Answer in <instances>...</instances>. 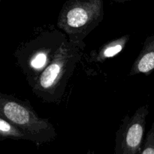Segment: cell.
I'll return each mask as SVG.
<instances>
[{
  "mask_svg": "<svg viewBox=\"0 0 154 154\" xmlns=\"http://www.w3.org/2000/svg\"><path fill=\"white\" fill-rule=\"evenodd\" d=\"M148 105H142L132 116L122 120L115 135L114 154H140L144 142Z\"/></svg>",
  "mask_w": 154,
  "mask_h": 154,
  "instance_id": "5b68a950",
  "label": "cell"
},
{
  "mask_svg": "<svg viewBox=\"0 0 154 154\" xmlns=\"http://www.w3.org/2000/svg\"><path fill=\"white\" fill-rule=\"evenodd\" d=\"M67 39L60 29H49L21 45L15 51L17 64L31 88Z\"/></svg>",
  "mask_w": 154,
  "mask_h": 154,
  "instance_id": "7a4b0ae2",
  "label": "cell"
},
{
  "mask_svg": "<svg viewBox=\"0 0 154 154\" xmlns=\"http://www.w3.org/2000/svg\"><path fill=\"white\" fill-rule=\"evenodd\" d=\"M103 17L102 0H71L60 11L57 27L67 35L69 41L84 44V39Z\"/></svg>",
  "mask_w": 154,
  "mask_h": 154,
  "instance_id": "277c9868",
  "label": "cell"
},
{
  "mask_svg": "<svg viewBox=\"0 0 154 154\" xmlns=\"http://www.w3.org/2000/svg\"><path fill=\"white\" fill-rule=\"evenodd\" d=\"M85 48V43H75L67 39L32 88L35 96L48 103L61 102Z\"/></svg>",
  "mask_w": 154,
  "mask_h": 154,
  "instance_id": "6da1fadb",
  "label": "cell"
},
{
  "mask_svg": "<svg viewBox=\"0 0 154 154\" xmlns=\"http://www.w3.org/2000/svg\"><path fill=\"white\" fill-rule=\"evenodd\" d=\"M154 70V33L147 36L142 49L135 59L129 71V76L144 74L149 75Z\"/></svg>",
  "mask_w": 154,
  "mask_h": 154,
  "instance_id": "8992f818",
  "label": "cell"
},
{
  "mask_svg": "<svg viewBox=\"0 0 154 154\" xmlns=\"http://www.w3.org/2000/svg\"><path fill=\"white\" fill-rule=\"evenodd\" d=\"M0 117L19 128L30 141L37 145L50 143L57 132L49 120L38 117L28 100H20L8 94H0Z\"/></svg>",
  "mask_w": 154,
  "mask_h": 154,
  "instance_id": "3957f363",
  "label": "cell"
},
{
  "mask_svg": "<svg viewBox=\"0 0 154 154\" xmlns=\"http://www.w3.org/2000/svg\"><path fill=\"white\" fill-rule=\"evenodd\" d=\"M86 154H96V153H95V151H93V150L89 149V150H87V153H86Z\"/></svg>",
  "mask_w": 154,
  "mask_h": 154,
  "instance_id": "30bf717a",
  "label": "cell"
},
{
  "mask_svg": "<svg viewBox=\"0 0 154 154\" xmlns=\"http://www.w3.org/2000/svg\"><path fill=\"white\" fill-rule=\"evenodd\" d=\"M140 154H154V120L147 132Z\"/></svg>",
  "mask_w": 154,
  "mask_h": 154,
  "instance_id": "9c48e42d",
  "label": "cell"
},
{
  "mask_svg": "<svg viewBox=\"0 0 154 154\" xmlns=\"http://www.w3.org/2000/svg\"><path fill=\"white\" fill-rule=\"evenodd\" d=\"M26 140L25 134L14 124L4 117H0V139Z\"/></svg>",
  "mask_w": 154,
  "mask_h": 154,
  "instance_id": "ba28073f",
  "label": "cell"
},
{
  "mask_svg": "<svg viewBox=\"0 0 154 154\" xmlns=\"http://www.w3.org/2000/svg\"><path fill=\"white\" fill-rule=\"evenodd\" d=\"M129 39L130 35L126 34L106 42L98 50L90 52V61L95 63H104L108 59L114 57L123 51Z\"/></svg>",
  "mask_w": 154,
  "mask_h": 154,
  "instance_id": "52a82bcc",
  "label": "cell"
}]
</instances>
